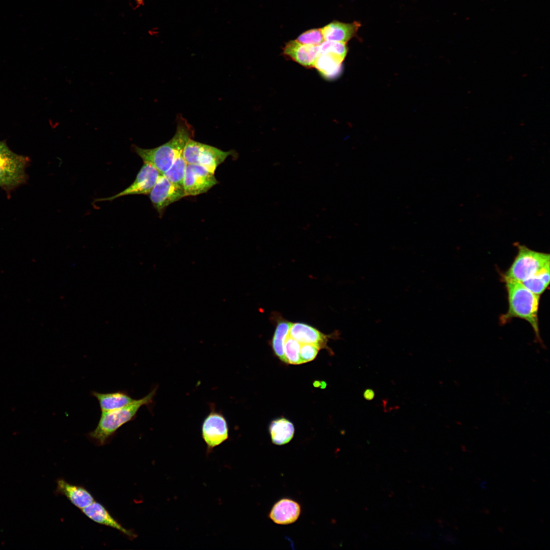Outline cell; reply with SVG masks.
Wrapping results in <instances>:
<instances>
[{
    "label": "cell",
    "instance_id": "cell-1",
    "mask_svg": "<svg viewBox=\"0 0 550 550\" xmlns=\"http://www.w3.org/2000/svg\"><path fill=\"white\" fill-rule=\"evenodd\" d=\"M176 131L168 142L157 147L144 149L135 145L133 151L144 162L153 166L162 175L172 166L175 159L182 154L184 148L194 135L192 126L182 117L178 118Z\"/></svg>",
    "mask_w": 550,
    "mask_h": 550
},
{
    "label": "cell",
    "instance_id": "cell-2",
    "mask_svg": "<svg viewBox=\"0 0 550 550\" xmlns=\"http://www.w3.org/2000/svg\"><path fill=\"white\" fill-rule=\"evenodd\" d=\"M504 279L507 291L508 309L501 317V322L505 323L513 318L526 320L531 325L538 342L542 344L538 322L540 295L530 291L520 282Z\"/></svg>",
    "mask_w": 550,
    "mask_h": 550
},
{
    "label": "cell",
    "instance_id": "cell-3",
    "mask_svg": "<svg viewBox=\"0 0 550 550\" xmlns=\"http://www.w3.org/2000/svg\"><path fill=\"white\" fill-rule=\"evenodd\" d=\"M157 389V387L154 388L144 397L134 399L123 407L101 412L96 427L87 434V436L98 446L105 445L119 428L135 419L141 407L149 405L153 402Z\"/></svg>",
    "mask_w": 550,
    "mask_h": 550
},
{
    "label": "cell",
    "instance_id": "cell-4",
    "mask_svg": "<svg viewBox=\"0 0 550 550\" xmlns=\"http://www.w3.org/2000/svg\"><path fill=\"white\" fill-rule=\"evenodd\" d=\"M28 157L12 151L4 142H0V186L9 192L27 179L25 169Z\"/></svg>",
    "mask_w": 550,
    "mask_h": 550
},
{
    "label": "cell",
    "instance_id": "cell-5",
    "mask_svg": "<svg viewBox=\"0 0 550 550\" xmlns=\"http://www.w3.org/2000/svg\"><path fill=\"white\" fill-rule=\"evenodd\" d=\"M518 252L503 278L522 282L549 265V255L518 244Z\"/></svg>",
    "mask_w": 550,
    "mask_h": 550
},
{
    "label": "cell",
    "instance_id": "cell-6",
    "mask_svg": "<svg viewBox=\"0 0 550 550\" xmlns=\"http://www.w3.org/2000/svg\"><path fill=\"white\" fill-rule=\"evenodd\" d=\"M232 154V151H224L191 139L186 143L182 152L187 164L202 166L214 174L217 167Z\"/></svg>",
    "mask_w": 550,
    "mask_h": 550
},
{
    "label": "cell",
    "instance_id": "cell-7",
    "mask_svg": "<svg viewBox=\"0 0 550 550\" xmlns=\"http://www.w3.org/2000/svg\"><path fill=\"white\" fill-rule=\"evenodd\" d=\"M202 438L209 450H211L229 438V427L223 414L211 404L210 411L204 419L201 428Z\"/></svg>",
    "mask_w": 550,
    "mask_h": 550
},
{
    "label": "cell",
    "instance_id": "cell-8",
    "mask_svg": "<svg viewBox=\"0 0 550 550\" xmlns=\"http://www.w3.org/2000/svg\"><path fill=\"white\" fill-rule=\"evenodd\" d=\"M217 183L214 174L206 168L187 164L183 182L185 196H195L206 193Z\"/></svg>",
    "mask_w": 550,
    "mask_h": 550
},
{
    "label": "cell",
    "instance_id": "cell-9",
    "mask_svg": "<svg viewBox=\"0 0 550 550\" xmlns=\"http://www.w3.org/2000/svg\"><path fill=\"white\" fill-rule=\"evenodd\" d=\"M144 163L134 181L127 188L115 195L108 198L98 199L95 201H112L128 195L149 194L161 174L150 163Z\"/></svg>",
    "mask_w": 550,
    "mask_h": 550
},
{
    "label": "cell",
    "instance_id": "cell-10",
    "mask_svg": "<svg viewBox=\"0 0 550 550\" xmlns=\"http://www.w3.org/2000/svg\"><path fill=\"white\" fill-rule=\"evenodd\" d=\"M184 197L183 188L174 185L162 175L149 193L151 202L159 213L169 205Z\"/></svg>",
    "mask_w": 550,
    "mask_h": 550
},
{
    "label": "cell",
    "instance_id": "cell-11",
    "mask_svg": "<svg viewBox=\"0 0 550 550\" xmlns=\"http://www.w3.org/2000/svg\"><path fill=\"white\" fill-rule=\"evenodd\" d=\"M283 50L285 56L307 68L314 67L319 54L318 46L305 45L296 40L287 42Z\"/></svg>",
    "mask_w": 550,
    "mask_h": 550
},
{
    "label": "cell",
    "instance_id": "cell-12",
    "mask_svg": "<svg viewBox=\"0 0 550 550\" xmlns=\"http://www.w3.org/2000/svg\"><path fill=\"white\" fill-rule=\"evenodd\" d=\"M81 511L95 522L115 529L130 539L135 537V534L133 532L122 526L110 514L105 508L98 502H93L82 509Z\"/></svg>",
    "mask_w": 550,
    "mask_h": 550
},
{
    "label": "cell",
    "instance_id": "cell-13",
    "mask_svg": "<svg viewBox=\"0 0 550 550\" xmlns=\"http://www.w3.org/2000/svg\"><path fill=\"white\" fill-rule=\"evenodd\" d=\"M288 335L300 344H312L320 349L325 348L329 335L322 334L315 327L304 323H292Z\"/></svg>",
    "mask_w": 550,
    "mask_h": 550
},
{
    "label": "cell",
    "instance_id": "cell-14",
    "mask_svg": "<svg viewBox=\"0 0 550 550\" xmlns=\"http://www.w3.org/2000/svg\"><path fill=\"white\" fill-rule=\"evenodd\" d=\"M300 512V505L296 502L289 499H283L273 505L269 517L277 524L289 525L297 520Z\"/></svg>",
    "mask_w": 550,
    "mask_h": 550
},
{
    "label": "cell",
    "instance_id": "cell-15",
    "mask_svg": "<svg viewBox=\"0 0 550 550\" xmlns=\"http://www.w3.org/2000/svg\"><path fill=\"white\" fill-rule=\"evenodd\" d=\"M361 23L358 21L344 23L334 20L321 29L324 41L346 43L354 37Z\"/></svg>",
    "mask_w": 550,
    "mask_h": 550
},
{
    "label": "cell",
    "instance_id": "cell-16",
    "mask_svg": "<svg viewBox=\"0 0 550 550\" xmlns=\"http://www.w3.org/2000/svg\"><path fill=\"white\" fill-rule=\"evenodd\" d=\"M57 491L75 507L81 510L95 501L92 494L81 486L71 484L64 479L57 481Z\"/></svg>",
    "mask_w": 550,
    "mask_h": 550
},
{
    "label": "cell",
    "instance_id": "cell-17",
    "mask_svg": "<svg viewBox=\"0 0 550 550\" xmlns=\"http://www.w3.org/2000/svg\"><path fill=\"white\" fill-rule=\"evenodd\" d=\"M91 395L98 401L101 412L123 407L134 400L128 392L124 390L109 393H100L93 391L91 392Z\"/></svg>",
    "mask_w": 550,
    "mask_h": 550
},
{
    "label": "cell",
    "instance_id": "cell-18",
    "mask_svg": "<svg viewBox=\"0 0 550 550\" xmlns=\"http://www.w3.org/2000/svg\"><path fill=\"white\" fill-rule=\"evenodd\" d=\"M269 432L274 444L283 445L288 443L293 438L294 427L292 423L287 419L280 418L271 422Z\"/></svg>",
    "mask_w": 550,
    "mask_h": 550
},
{
    "label": "cell",
    "instance_id": "cell-19",
    "mask_svg": "<svg viewBox=\"0 0 550 550\" xmlns=\"http://www.w3.org/2000/svg\"><path fill=\"white\" fill-rule=\"evenodd\" d=\"M343 61L341 58L333 54L320 53L316 60L314 67L323 77L333 78L340 73Z\"/></svg>",
    "mask_w": 550,
    "mask_h": 550
},
{
    "label": "cell",
    "instance_id": "cell-20",
    "mask_svg": "<svg viewBox=\"0 0 550 550\" xmlns=\"http://www.w3.org/2000/svg\"><path fill=\"white\" fill-rule=\"evenodd\" d=\"M276 329L272 340V346L276 355L282 361L287 363L284 354V343L288 335L292 322L283 318L276 317Z\"/></svg>",
    "mask_w": 550,
    "mask_h": 550
},
{
    "label": "cell",
    "instance_id": "cell-21",
    "mask_svg": "<svg viewBox=\"0 0 550 550\" xmlns=\"http://www.w3.org/2000/svg\"><path fill=\"white\" fill-rule=\"evenodd\" d=\"M521 283L532 292L540 295L549 285V265Z\"/></svg>",
    "mask_w": 550,
    "mask_h": 550
},
{
    "label": "cell",
    "instance_id": "cell-22",
    "mask_svg": "<svg viewBox=\"0 0 550 550\" xmlns=\"http://www.w3.org/2000/svg\"><path fill=\"white\" fill-rule=\"evenodd\" d=\"M186 165L187 163L183 156V154H181L175 159L171 167L162 175L174 185L183 188V179Z\"/></svg>",
    "mask_w": 550,
    "mask_h": 550
},
{
    "label": "cell",
    "instance_id": "cell-23",
    "mask_svg": "<svg viewBox=\"0 0 550 550\" xmlns=\"http://www.w3.org/2000/svg\"><path fill=\"white\" fill-rule=\"evenodd\" d=\"M301 344L288 335L284 343V354L287 363L299 364L301 361L299 350Z\"/></svg>",
    "mask_w": 550,
    "mask_h": 550
},
{
    "label": "cell",
    "instance_id": "cell-24",
    "mask_svg": "<svg viewBox=\"0 0 550 550\" xmlns=\"http://www.w3.org/2000/svg\"><path fill=\"white\" fill-rule=\"evenodd\" d=\"M319 54L329 53L336 55L343 60L346 57L348 48L346 43L324 41L318 46Z\"/></svg>",
    "mask_w": 550,
    "mask_h": 550
},
{
    "label": "cell",
    "instance_id": "cell-25",
    "mask_svg": "<svg viewBox=\"0 0 550 550\" xmlns=\"http://www.w3.org/2000/svg\"><path fill=\"white\" fill-rule=\"evenodd\" d=\"M296 40L300 43L311 46H319L324 41L321 29L308 30L300 34Z\"/></svg>",
    "mask_w": 550,
    "mask_h": 550
},
{
    "label": "cell",
    "instance_id": "cell-26",
    "mask_svg": "<svg viewBox=\"0 0 550 550\" xmlns=\"http://www.w3.org/2000/svg\"><path fill=\"white\" fill-rule=\"evenodd\" d=\"M320 349L318 346L314 344H301L299 350L301 363H307L314 360Z\"/></svg>",
    "mask_w": 550,
    "mask_h": 550
},
{
    "label": "cell",
    "instance_id": "cell-27",
    "mask_svg": "<svg viewBox=\"0 0 550 550\" xmlns=\"http://www.w3.org/2000/svg\"><path fill=\"white\" fill-rule=\"evenodd\" d=\"M363 397L367 400H371L375 397V392L372 389H367L363 393Z\"/></svg>",
    "mask_w": 550,
    "mask_h": 550
}]
</instances>
